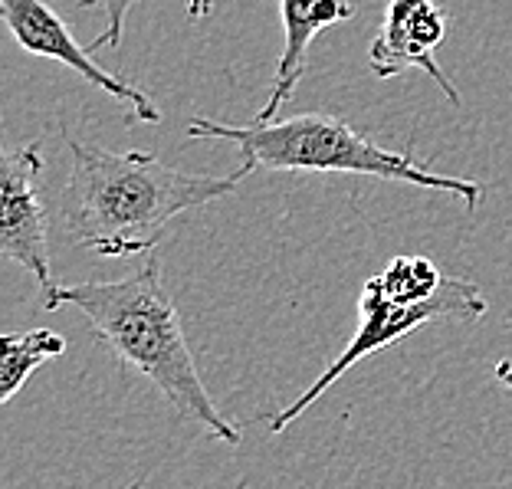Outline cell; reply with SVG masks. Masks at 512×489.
Returning a JSON list of instances; mask_svg holds the SVG:
<instances>
[{
  "label": "cell",
  "mask_w": 512,
  "mask_h": 489,
  "mask_svg": "<svg viewBox=\"0 0 512 489\" xmlns=\"http://www.w3.org/2000/svg\"><path fill=\"white\" fill-rule=\"evenodd\" d=\"M43 309H76L92 325L96 339L128 368L142 371L181 417L204 427L220 444H240V427L214 404L194 365L181 316L165 289V273L155 253H148L132 276L112 279V283L92 279V283L56 286V293L43 299Z\"/></svg>",
  "instance_id": "cell-2"
},
{
  "label": "cell",
  "mask_w": 512,
  "mask_h": 489,
  "mask_svg": "<svg viewBox=\"0 0 512 489\" xmlns=\"http://www.w3.org/2000/svg\"><path fill=\"white\" fill-rule=\"evenodd\" d=\"M450 17L434 0H388L381 27L368 46V69L378 79H394L407 69H424L434 83L447 92L453 106H460V92L437 63V50L444 46Z\"/></svg>",
  "instance_id": "cell-7"
},
{
  "label": "cell",
  "mask_w": 512,
  "mask_h": 489,
  "mask_svg": "<svg viewBox=\"0 0 512 489\" xmlns=\"http://www.w3.org/2000/svg\"><path fill=\"white\" fill-rule=\"evenodd\" d=\"M496 381L503 384V388L512 391V362H509V358H503V362H496Z\"/></svg>",
  "instance_id": "cell-13"
},
{
  "label": "cell",
  "mask_w": 512,
  "mask_h": 489,
  "mask_svg": "<svg viewBox=\"0 0 512 489\" xmlns=\"http://www.w3.org/2000/svg\"><path fill=\"white\" fill-rule=\"evenodd\" d=\"M0 14H4L7 27L14 33V40L20 43L23 53L46 56V60L69 66L79 79H86V83L102 89L109 99L122 102L128 109V122L158 125L165 119V112L158 109V102L151 99L148 92L125 83L119 76H112L109 69H102L92 60L89 50L76 43V37L66 27V20L56 14L50 4H43V0H0Z\"/></svg>",
  "instance_id": "cell-6"
},
{
  "label": "cell",
  "mask_w": 512,
  "mask_h": 489,
  "mask_svg": "<svg viewBox=\"0 0 512 489\" xmlns=\"http://www.w3.org/2000/svg\"><path fill=\"white\" fill-rule=\"evenodd\" d=\"M486 309L490 306H486V296L480 293V286L463 276H447L444 286H440L434 296L424 302H414V306H401V302L388 299L378 283V276H371L362 289V299H358V329L352 335V342H348L342 348V355L312 381V388H306L293 404H286L283 411L266 421V430H270V434H283L289 424H296L299 417L306 414L348 368L362 362V358L375 355L388 345L404 342L407 335L424 329L430 322H476L486 316Z\"/></svg>",
  "instance_id": "cell-4"
},
{
  "label": "cell",
  "mask_w": 512,
  "mask_h": 489,
  "mask_svg": "<svg viewBox=\"0 0 512 489\" xmlns=\"http://www.w3.org/2000/svg\"><path fill=\"white\" fill-rule=\"evenodd\" d=\"M69 240L106 260L155 253L171 220L234 194L253 168L234 174H188L148 151H109L66 135Z\"/></svg>",
  "instance_id": "cell-1"
},
{
  "label": "cell",
  "mask_w": 512,
  "mask_h": 489,
  "mask_svg": "<svg viewBox=\"0 0 512 489\" xmlns=\"http://www.w3.org/2000/svg\"><path fill=\"white\" fill-rule=\"evenodd\" d=\"M214 14V0H188V17L191 20H204Z\"/></svg>",
  "instance_id": "cell-12"
},
{
  "label": "cell",
  "mask_w": 512,
  "mask_h": 489,
  "mask_svg": "<svg viewBox=\"0 0 512 489\" xmlns=\"http://www.w3.org/2000/svg\"><path fill=\"white\" fill-rule=\"evenodd\" d=\"M40 178L43 155L37 142L4 155V165H0V256L23 266L37 279L43 299H50L60 283L53 279L50 266V224H46Z\"/></svg>",
  "instance_id": "cell-5"
},
{
  "label": "cell",
  "mask_w": 512,
  "mask_h": 489,
  "mask_svg": "<svg viewBox=\"0 0 512 489\" xmlns=\"http://www.w3.org/2000/svg\"><path fill=\"white\" fill-rule=\"evenodd\" d=\"M135 4H142V0H79V7H99L102 14H106V30L99 33L96 40L89 46L92 50H102V46H119L122 37H125V17L128 10Z\"/></svg>",
  "instance_id": "cell-11"
},
{
  "label": "cell",
  "mask_w": 512,
  "mask_h": 489,
  "mask_svg": "<svg viewBox=\"0 0 512 489\" xmlns=\"http://www.w3.org/2000/svg\"><path fill=\"white\" fill-rule=\"evenodd\" d=\"M66 352V339L53 329L7 332L0 339V404H7L40 365Z\"/></svg>",
  "instance_id": "cell-9"
},
{
  "label": "cell",
  "mask_w": 512,
  "mask_h": 489,
  "mask_svg": "<svg viewBox=\"0 0 512 489\" xmlns=\"http://www.w3.org/2000/svg\"><path fill=\"white\" fill-rule=\"evenodd\" d=\"M444 273L437 270L434 260L427 256H394V260L378 273V283L384 289V296L401 302V306H414L424 302L444 286Z\"/></svg>",
  "instance_id": "cell-10"
},
{
  "label": "cell",
  "mask_w": 512,
  "mask_h": 489,
  "mask_svg": "<svg viewBox=\"0 0 512 489\" xmlns=\"http://www.w3.org/2000/svg\"><path fill=\"white\" fill-rule=\"evenodd\" d=\"M355 17L352 0H279V20H283V53H279L276 76L263 109L253 122H276L279 109L293 99L299 79L306 76L309 46L322 30Z\"/></svg>",
  "instance_id": "cell-8"
},
{
  "label": "cell",
  "mask_w": 512,
  "mask_h": 489,
  "mask_svg": "<svg viewBox=\"0 0 512 489\" xmlns=\"http://www.w3.org/2000/svg\"><path fill=\"white\" fill-rule=\"evenodd\" d=\"M128 489H142V480H135L132 486H128Z\"/></svg>",
  "instance_id": "cell-14"
},
{
  "label": "cell",
  "mask_w": 512,
  "mask_h": 489,
  "mask_svg": "<svg viewBox=\"0 0 512 489\" xmlns=\"http://www.w3.org/2000/svg\"><path fill=\"white\" fill-rule=\"evenodd\" d=\"M191 138H217L234 142L243 165L263 171H319V174H358V178L401 181L424 191H444L460 197L463 207L473 211L483 201V188L470 178H450L434 174L421 161H414L407 151H391L368 135L355 132L342 115L329 112H302L283 122H250L227 125L214 119L188 122Z\"/></svg>",
  "instance_id": "cell-3"
}]
</instances>
